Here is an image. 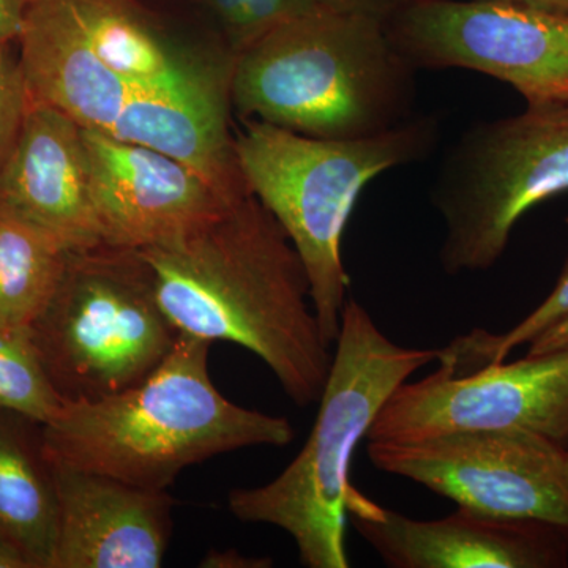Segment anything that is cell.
Wrapping results in <instances>:
<instances>
[{
    "instance_id": "obj_27",
    "label": "cell",
    "mask_w": 568,
    "mask_h": 568,
    "mask_svg": "<svg viewBox=\"0 0 568 568\" xmlns=\"http://www.w3.org/2000/svg\"><path fill=\"white\" fill-rule=\"evenodd\" d=\"M0 568H32L20 549L0 537Z\"/></svg>"
},
{
    "instance_id": "obj_16",
    "label": "cell",
    "mask_w": 568,
    "mask_h": 568,
    "mask_svg": "<svg viewBox=\"0 0 568 568\" xmlns=\"http://www.w3.org/2000/svg\"><path fill=\"white\" fill-rule=\"evenodd\" d=\"M0 211L40 227L71 252L106 244L81 125L31 99L20 134L0 164Z\"/></svg>"
},
{
    "instance_id": "obj_25",
    "label": "cell",
    "mask_w": 568,
    "mask_h": 568,
    "mask_svg": "<svg viewBox=\"0 0 568 568\" xmlns=\"http://www.w3.org/2000/svg\"><path fill=\"white\" fill-rule=\"evenodd\" d=\"M529 355L555 353V351L567 349L568 347V316L560 323L552 325L544 334L537 336L528 345Z\"/></svg>"
},
{
    "instance_id": "obj_29",
    "label": "cell",
    "mask_w": 568,
    "mask_h": 568,
    "mask_svg": "<svg viewBox=\"0 0 568 568\" xmlns=\"http://www.w3.org/2000/svg\"><path fill=\"white\" fill-rule=\"evenodd\" d=\"M566 470H567V480H568V448H567V462H566Z\"/></svg>"
},
{
    "instance_id": "obj_28",
    "label": "cell",
    "mask_w": 568,
    "mask_h": 568,
    "mask_svg": "<svg viewBox=\"0 0 568 568\" xmlns=\"http://www.w3.org/2000/svg\"><path fill=\"white\" fill-rule=\"evenodd\" d=\"M521 2L544 7V9L567 11L568 13V0H521Z\"/></svg>"
},
{
    "instance_id": "obj_9",
    "label": "cell",
    "mask_w": 568,
    "mask_h": 568,
    "mask_svg": "<svg viewBox=\"0 0 568 568\" xmlns=\"http://www.w3.org/2000/svg\"><path fill=\"white\" fill-rule=\"evenodd\" d=\"M384 22L416 70L480 71L528 106L568 103L567 11L521 0H403Z\"/></svg>"
},
{
    "instance_id": "obj_3",
    "label": "cell",
    "mask_w": 568,
    "mask_h": 568,
    "mask_svg": "<svg viewBox=\"0 0 568 568\" xmlns=\"http://www.w3.org/2000/svg\"><path fill=\"white\" fill-rule=\"evenodd\" d=\"M417 70L376 14L325 7L272 29L235 58L231 108L324 140H355L413 118Z\"/></svg>"
},
{
    "instance_id": "obj_13",
    "label": "cell",
    "mask_w": 568,
    "mask_h": 568,
    "mask_svg": "<svg viewBox=\"0 0 568 568\" xmlns=\"http://www.w3.org/2000/svg\"><path fill=\"white\" fill-rule=\"evenodd\" d=\"M82 134L92 201L106 244L134 250L159 244L239 201L166 153L93 130L82 129Z\"/></svg>"
},
{
    "instance_id": "obj_5",
    "label": "cell",
    "mask_w": 568,
    "mask_h": 568,
    "mask_svg": "<svg viewBox=\"0 0 568 568\" xmlns=\"http://www.w3.org/2000/svg\"><path fill=\"white\" fill-rule=\"evenodd\" d=\"M241 122L234 151L242 175L297 250L321 328L334 346L349 298L342 245L355 203L377 175L429 155L439 122L410 118L355 140L305 136L253 119Z\"/></svg>"
},
{
    "instance_id": "obj_22",
    "label": "cell",
    "mask_w": 568,
    "mask_h": 568,
    "mask_svg": "<svg viewBox=\"0 0 568 568\" xmlns=\"http://www.w3.org/2000/svg\"><path fill=\"white\" fill-rule=\"evenodd\" d=\"M245 3L250 44L284 22L328 7L325 0H245Z\"/></svg>"
},
{
    "instance_id": "obj_18",
    "label": "cell",
    "mask_w": 568,
    "mask_h": 568,
    "mask_svg": "<svg viewBox=\"0 0 568 568\" xmlns=\"http://www.w3.org/2000/svg\"><path fill=\"white\" fill-rule=\"evenodd\" d=\"M71 250L0 211V328L31 331L61 283Z\"/></svg>"
},
{
    "instance_id": "obj_19",
    "label": "cell",
    "mask_w": 568,
    "mask_h": 568,
    "mask_svg": "<svg viewBox=\"0 0 568 568\" xmlns=\"http://www.w3.org/2000/svg\"><path fill=\"white\" fill-rule=\"evenodd\" d=\"M568 316V256L566 264L551 293L525 320L519 321L504 334H491L484 328H476L469 334L455 336L443 349L437 362L454 375L476 372L481 366L507 361L508 355L519 346L544 334L549 327Z\"/></svg>"
},
{
    "instance_id": "obj_17",
    "label": "cell",
    "mask_w": 568,
    "mask_h": 568,
    "mask_svg": "<svg viewBox=\"0 0 568 568\" xmlns=\"http://www.w3.org/2000/svg\"><path fill=\"white\" fill-rule=\"evenodd\" d=\"M0 410V537L32 568H51L58 537V493L43 444Z\"/></svg>"
},
{
    "instance_id": "obj_8",
    "label": "cell",
    "mask_w": 568,
    "mask_h": 568,
    "mask_svg": "<svg viewBox=\"0 0 568 568\" xmlns=\"http://www.w3.org/2000/svg\"><path fill=\"white\" fill-rule=\"evenodd\" d=\"M568 192V103L538 104L466 130L440 163L432 201L446 224L448 275L499 263L515 224Z\"/></svg>"
},
{
    "instance_id": "obj_2",
    "label": "cell",
    "mask_w": 568,
    "mask_h": 568,
    "mask_svg": "<svg viewBox=\"0 0 568 568\" xmlns=\"http://www.w3.org/2000/svg\"><path fill=\"white\" fill-rule=\"evenodd\" d=\"M212 343L179 335L136 386L95 402L63 403L41 426L51 463L168 491L186 467L248 447H286V417L235 405L209 373Z\"/></svg>"
},
{
    "instance_id": "obj_14",
    "label": "cell",
    "mask_w": 568,
    "mask_h": 568,
    "mask_svg": "<svg viewBox=\"0 0 568 568\" xmlns=\"http://www.w3.org/2000/svg\"><path fill=\"white\" fill-rule=\"evenodd\" d=\"M97 58L141 84L231 99L235 58L182 10L149 0H62Z\"/></svg>"
},
{
    "instance_id": "obj_15",
    "label": "cell",
    "mask_w": 568,
    "mask_h": 568,
    "mask_svg": "<svg viewBox=\"0 0 568 568\" xmlns=\"http://www.w3.org/2000/svg\"><path fill=\"white\" fill-rule=\"evenodd\" d=\"M51 463V462H50ZM58 537L51 568H159L173 536V497L51 463Z\"/></svg>"
},
{
    "instance_id": "obj_10",
    "label": "cell",
    "mask_w": 568,
    "mask_h": 568,
    "mask_svg": "<svg viewBox=\"0 0 568 568\" xmlns=\"http://www.w3.org/2000/svg\"><path fill=\"white\" fill-rule=\"evenodd\" d=\"M567 448L528 429H466L369 440L377 470L407 478L488 517L541 521L568 532Z\"/></svg>"
},
{
    "instance_id": "obj_20",
    "label": "cell",
    "mask_w": 568,
    "mask_h": 568,
    "mask_svg": "<svg viewBox=\"0 0 568 568\" xmlns=\"http://www.w3.org/2000/svg\"><path fill=\"white\" fill-rule=\"evenodd\" d=\"M62 405L31 331L0 328V410L43 426Z\"/></svg>"
},
{
    "instance_id": "obj_7",
    "label": "cell",
    "mask_w": 568,
    "mask_h": 568,
    "mask_svg": "<svg viewBox=\"0 0 568 568\" xmlns=\"http://www.w3.org/2000/svg\"><path fill=\"white\" fill-rule=\"evenodd\" d=\"M31 334L63 403L95 402L136 386L181 335L160 306L140 250L110 244L70 252Z\"/></svg>"
},
{
    "instance_id": "obj_12",
    "label": "cell",
    "mask_w": 568,
    "mask_h": 568,
    "mask_svg": "<svg viewBox=\"0 0 568 568\" xmlns=\"http://www.w3.org/2000/svg\"><path fill=\"white\" fill-rule=\"evenodd\" d=\"M347 519L390 568H566L568 532L525 519L458 507L439 519H414L347 493Z\"/></svg>"
},
{
    "instance_id": "obj_26",
    "label": "cell",
    "mask_w": 568,
    "mask_h": 568,
    "mask_svg": "<svg viewBox=\"0 0 568 568\" xmlns=\"http://www.w3.org/2000/svg\"><path fill=\"white\" fill-rule=\"evenodd\" d=\"M402 2L403 0H325L332 9L362 11V13L376 14L383 20H386Z\"/></svg>"
},
{
    "instance_id": "obj_6",
    "label": "cell",
    "mask_w": 568,
    "mask_h": 568,
    "mask_svg": "<svg viewBox=\"0 0 568 568\" xmlns=\"http://www.w3.org/2000/svg\"><path fill=\"white\" fill-rule=\"evenodd\" d=\"M18 55L29 95L93 130L174 156L231 200L250 193L234 151L231 99L141 84L104 65L62 0H31Z\"/></svg>"
},
{
    "instance_id": "obj_24",
    "label": "cell",
    "mask_w": 568,
    "mask_h": 568,
    "mask_svg": "<svg viewBox=\"0 0 568 568\" xmlns=\"http://www.w3.org/2000/svg\"><path fill=\"white\" fill-rule=\"evenodd\" d=\"M211 568H268L274 566L271 558H252L237 549H212L200 564Z\"/></svg>"
},
{
    "instance_id": "obj_23",
    "label": "cell",
    "mask_w": 568,
    "mask_h": 568,
    "mask_svg": "<svg viewBox=\"0 0 568 568\" xmlns=\"http://www.w3.org/2000/svg\"><path fill=\"white\" fill-rule=\"evenodd\" d=\"M31 0H0V43H18Z\"/></svg>"
},
{
    "instance_id": "obj_1",
    "label": "cell",
    "mask_w": 568,
    "mask_h": 568,
    "mask_svg": "<svg viewBox=\"0 0 568 568\" xmlns=\"http://www.w3.org/2000/svg\"><path fill=\"white\" fill-rule=\"evenodd\" d=\"M140 253L179 334L245 347L295 405L320 402L334 346L321 328L297 250L253 193Z\"/></svg>"
},
{
    "instance_id": "obj_11",
    "label": "cell",
    "mask_w": 568,
    "mask_h": 568,
    "mask_svg": "<svg viewBox=\"0 0 568 568\" xmlns=\"http://www.w3.org/2000/svg\"><path fill=\"white\" fill-rule=\"evenodd\" d=\"M528 429L568 447V347L454 375L439 366L403 383L368 440H410L466 429Z\"/></svg>"
},
{
    "instance_id": "obj_21",
    "label": "cell",
    "mask_w": 568,
    "mask_h": 568,
    "mask_svg": "<svg viewBox=\"0 0 568 568\" xmlns=\"http://www.w3.org/2000/svg\"><path fill=\"white\" fill-rule=\"evenodd\" d=\"M31 104L18 47L0 43V164L9 155Z\"/></svg>"
},
{
    "instance_id": "obj_4",
    "label": "cell",
    "mask_w": 568,
    "mask_h": 568,
    "mask_svg": "<svg viewBox=\"0 0 568 568\" xmlns=\"http://www.w3.org/2000/svg\"><path fill=\"white\" fill-rule=\"evenodd\" d=\"M439 349L396 345L368 310L347 298L320 410L304 448L268 484L235 488L227 507L239 521L293 537L306 568H347L351 463L392 394L437 362Z\"/></svg>"
}]
</instances>
